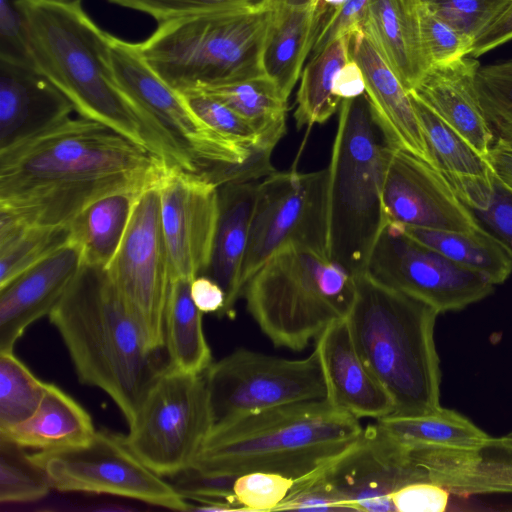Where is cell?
<instances>
[{
    "label": "cell",
    "mask_w": 512,
    "mask_h": 512,
    "mask_svg": "<svg viewBox=\"0 0 512 512\" xmlns=\"http://www.w3.org/2000/svg\"><path fill=\"white\" fill-rule=\"evenodd\" d=\"M166 165L114 129L70 117L0 152V209L32 225H70L95 199L145 187Z\"/></svg>",
    "instance_id": "obj_1"
},
{
    "label": "cell",
    "mask_w": 512,
    "mask_h": 512,
    "mask_svg": "<svg viewBox=\"0 0 512 512\" xmlns=\"http://www.w3.org/2000/svg\"><path fill=\"white\" fill-rule=\"evenodd\" d=\"M48 318L79 381L104 391L129 425L168 363L148 347L106 269L83 264Z\"/></svg>",
    "instance_id": "obj_2"
},
{
    "label": "cell",
    "mask_w": 512,
    "mask_h": 512,
    "mask_svg": "<svg viewBox=\"0 0 512 512\" xmlns=\"http://www.w3.org/2000/svg\"><path fill=\"white\" fill-rule=\"evenodd\" d=\"M363 429L326 399L276 406L215 424L192 467L238 476L271 472L295 481L349 447Z\"/></svg>",
    "instance_id": "obj_3"
},
{
    "label": "cell",
    "mask_w": 512,
    "mask_h": 512,
    "mask_svg": "<svg viewBox=\"0 0 512 512\" xmlns=\"http://www.w3.org/2000/svg\"><path fill=\"white\" fill-rule=\"evenodd\" d=\"M438 314L366 272L356 276L347 322L359 356L393 402L392 414L418 415L441 406Z\"/></svg>",
    "instance_id": "obj_4"
},
{
    "label": "cell",
    "mask_w": 512,
    "mask_h": 512,
    "mask_svg": "<svg viewBox=\"0 0 512 512\" xmlns=\"http://www.w3.org/2000/svg\"><path fill=\"white\" fill-rule=\"evenodd\" d=\"M32 65L73 104L156 156L152 135L120 90L110 57L111 35L81 5L21 0Z\"/></svg>",
    "instance_id": "obj_5"
},
{
    "label": "cell",
    "mask_w": 512,
    "mask_h": 512,
    "mask_svg": "<svg viewBox=\"0 0 512 512\" xmlns=\"http://www.w3.org/2000/svg\"><path fill=\"white\" fill-rule=\"evenodd\" d=\"M269 16L268 0L189 15L158 24L137 48L177 93L202 91L264 75L261 58Z\"/></svg>",
    "instance_id": "obj_6"
},
{
    "label": "cell",
    "mask_w": 512,
    "mask_h": 512,
    "mask_svg": "<svg viewBox=\"0 0 512 512\" xmlns=\"http://www.w3.org/2000/svg\"><path fill=\"white\" fill-rule=\"evenodd\" d=\"M386 143L365 95L343 99L328 169V256L366 272L388 223L382 205Z\"/></svg>",
    "instance_id": "obj_7"
},
{
    "label": "cell",
    "mask_w": 512,
    "mask_h": 512,
    "mask_svg": "<svg viewBox=\"0 0 512 512\" xmlns=\"http://www.w3.org/2000/svg\"><path fill=\"white\" fill-rule=\"evenodd\" d=\"M355 295V276L328 254L302 245L270 257L243 293L248 312L274 346L296 351L347 318Z\"/></svg>",
    "instance_id": "obj_8"
},
{
    "label": "cell",
    "mask_w": 512,
    "mask_h": 512,
    "mask_svg": "<svg viewBox=\"0 0 512 512\" xmlns=\"http://www.w3.org/2000/svg\"><path fill=\"white\" fill-rule=\"evenodd\" d=\"M128 426L126 443L158 475L171 477L192 466L214 426L204 375L167 365Z\"/></svg>",
    "instance_id": "obj_9"
},
{
    "label": "cell",
    "mask_w": 512,
    "mask_h": 512,
    "mask_svg": "<svg viewBox=\"0 0 512 512\" xmlns=\"http://www.w3.org/2000/svg\"><path fill=\"white\" fill-rule=\"evenodd\" d=\"M31 458L45 472L52 488L61 492L108 494L177 511L191 508L169 481L131 450L125 435L96 430L85 443L36 451Z\"/></svg>",
    "instance_id": "obj_10"
},
{
    "label": "cell",
    "mask_w": 512,
    "mask_h": 512,
    "mask_svg": "<svg viewBox=\"0 0 512 512\" xmlns=\"http://www.w3.org/2000/svg\"><path fill=\"white\" fill-rule=\"evenodd\" d=\"M288 245L328 254L327 168L313 172L275 170L258 183L242 269L244 289L260 267Z\"/></svg>",
    "instance_id": "obj_11"
},
{
    "label": "cell",
    "mask_w": 512,
    "mask_h": 512,
    "mask_svg": "<svg viewBox=\"0 0 512 512\" xmlns=\"http://www.w3.org/2000/svg\"><path fill=\"white\" fill-rule=\"evenodd\" d=\"M214 425L290 403L326 398L316 348L303 359H286L239 348L203 373Z\"/></svg>",
    "instance_id": "obj_12"
},
{
    "label": "cell",
    "mask_w": 512,
    "mask_h": 512,
    "mask_svg": "<svg viewBox=\"0 0 512 512\" xmlns=\"http://www.w3.org/2000/svg\"><path fill=\"white\" fill-rule=\"evenodd\" d=\"M160 178V177H159ZM158 180L140 193L107 275L148 347H165L164 315L172 275L161 222Z\"/></svg>",
    "instance_id": "obj_13"
},
{
    "label": "cell",
    "mask_w": 512,
    "mask_h": 512,
    "mask_svg": "<svg viewBox=\"0 0 512 512\" xmlns=\"http://www.w3.org/2000/svg\"><path fill=\"white\" fill-rule=\"evenodd\" d=\"M295 482L319 491L340 511L394 512L392 493L422 481L409 448L375 422L349 447Z\"/></svg>",
    "instance_id": "obj_14"
},
{
    "label": "cell",
    "mask_w": 512,
    "mask_h": 512,
    "mask_svg": "<svg viewBox=\"0 0 512 512\" xmlns=\"http://www.w3.org/2000/svg\"><path fill=\"white\" fill-rule=\"evenodd\" d=\"M366 273L425 302L439 314L462 310L494 289L484 275L413 239L394 222H388L377 239Z\"/></svg>",
    "instance_id": "obj_15"
},
{
    "label": "cell",
    "mask_w": 512,
    "mask_h": 512,
    "mask_svg": "<svg viewBox=\"0 0 512 512\" xmlns=\"http://www.w3.org/2000/svg\"><path fill=\"white\" fill-rule=\"evenodd\" d=\"M161 222L172 278L193 280L210 264L219 186L201 172L167 165L158 181Z\"/></svg>",
    "instance_id": "obj_16"
},
{
    "label": "cell",
    "mask_w": 512,
    "mask_h": 512,
    "mask_svg": "<svg viewBox=\"0 0 512 512\" xmlns=\"http://www.w3.org/2000/svg\"><path fill=\"white\" fill-rule=\"evenodd\" d=\"M382 205L388 222L408 227L470 232L480 226L442 173L387 144Z\"/></svg>",
    "instance_id": "obj_17"
},
{
    "label": "cell",
    "mask_w": 512,
    "mask_h": 512,
    "mask_svg": "<svg viewBox=\"0 0 512 512\" xmlns=\"http://www.w3.org/2000/svg\"><path fill=\"white\" fill-rule=\"evenodd\" d=\"M72 240L0 288V352H11L26 329L48 316L83 266Z\"/></svg>",
    "instance_id": "obj_18"
},
{
    "label": "cell",
    "mask_w": 512,
    "mask_h": 512,
    "mask_svg": "<svg viewBox=\"0 0 512 512\" xmlns=\"http://www.w3.org/2000/svg\"><path fill=\"white\" fill-rule=\"evenodd\" d=\"M70 100L33 66L0 59V152L66 121Z\"/></svg>",
    "instance_id": "obj_19"
},
{
    "label": "cell",
    "mask_w": 512,
    "mask_h": 512,
    "mask_svg": "<svg viewBox=\"0 0 512 512\" xmlns=\"http://www.w3.org/2000/svg\"><path fill=\"white\" fill-rule=\"evenodd\" d=\"M349 50L362 71L365 96L385 143L432 165L409 92L382 54L363 30L350 36Z\"/></svg>",
    "instance_id": "obj_20"
},
{
    "label": "cell",
    "mask_w": 512,
    "mask_h": 512,
    "mask_svg": "<svg viewBox=\"0 0 512 512\" xmlns=\"http://www.w3.org/2000/svg\"><path fill=\"white\" fill-rule=\"evenodd\" d=\"M326 383V400L352 416L379 419L394 412L393 402L359 356L347 318L327 326L316 338Z\"/></svg>",
    "instance_id": "obj_21"
},
{
    "label": "cell",
    "mask_w": 512,
    "mask_h": 512,
    "mask_svg": "<svg viewBox=\"0 0 512 512\" xmlns=\"http://www.w3.org/2000/svg\"><path fill=\"white\" fill-rule=\"evenodd\" d=\"M416 460L426 482L452 494H512V432L475 449L422 448Z\"/></svg>",
    "instance_id": "obj_22"
},
{
    "label": "cell",
    "mask_w": 512,
    "mask_h": 512,
    "mask_svg": "<svg viewBox=\"0 0 512 512\" xmlns=\"http://www.w3.org/2000/svg\"><path fill=\"white\" fill-rule=\"evenodd\" d=\"M480 67L472 56L431 66L412 92L485 157L495 136L476 86Z\"/></svg>",
    "instance_id": "obj_23"
},
{
    "label": "cell",
    "mask_w": 512,
    "mask_h": 512,
    "mask_svg": "<svg viewBox=\"0 0 512 512\" xmlns=\"http://www.w3.org/2000/svg\"><path fill=\"white\" fill-rule=\"evenodd\" d=\"M268 2L270 16L262 50V70L288 100L312 51L327 7L322 0Z\"/></svg>",
    "instance_id": "obj_24"
},
{
    "label": "cell",
    "mask_w": 512,
    "mask_h": 512,
    "mask_svg": "<svg viewBox=\"0 0 512 512\" xmlns=\"http://www.w3.org/2000/svg\"><path fill=\"white\" fill-rule=\"evenodd\" d=\"M258 183H227L219 186V216L210 264L204 275L225 293L218 317L234 319L235 306L243 297L242 269L248 247Z\"/></svg>",
    "instance_id": "obj_25"
},
{
    "label": "cell",
    "mask_w": 512,
    "mask_h": 512,
    "mask_svg": "<svg viewBox=\"0 0 512 512\" xmlns=\"http://www.w3.org/2000/svg\"><path fill=\"white\" fill-rule=\"evenodd\" d=\"M423 0H368L363 31L409 92L431 65L421 30Z\"/></svg>",
    "instance_id": "obj_26"
},
{
    "label": "cell",
    "mask_w": 512,
    "mask_h": 512,
    "mask_svg": "<svg viewBox=\"0 0 512 512\" xmlns=\"http://www.w3.org/2000/svg\"><path fill=\"white\" fill-rule=\"evenodd\" d=\"M96 430L90 414L69 394L46 383L36 412L4 431L0 438L37 451L56 450L89 441Z\"/></svg>",
    "instance_id": "obj_27"
},
{
    "label": "cell",
    "mask_w": 512,
    "mask_h": 512,
    "mask_svg": "<svg viewBox=\"0 0 512 512\" xmlns=\"http://www.w3.org/2000/svg\"><path fill=\"white\" fill-rule=\"evenodd\" d=\"M145 187L122 189L101 196L88 204L71 222V240L80 247L84 264L108 267Z\"/></svg>",
    "instance_id": "obj_28"
},
{
    "label": "cell",
    "mask_w": 512,
    "mask_h": 512,
    "mask_svg": "<svg viewBox=\"0 0 512 512\" xmlns=\"http://www.w3.org/2000/svg\"><path fill=\"white\" fill-rule=\"evenodd\" d=\"M191 281L184 277L171 280L164 315V340L170 368L203 374L213 362L212 353L203 330V313L191 296Z\"/></svg>",
    "instance_id": "obj_29"
},
{
    "label": "cell",
    "mask_w": 512,
    "mask_h": 512,
    "mask_svg": "<svg viewBox=\"0 0 512 512\" xmlns=\"http://www.w3.org/2000/svg\"><path fill=\"white\" fill-rule=\"evenodd\" d=\"M401 226L413 239L484 275L494 285L503 283L512 272L508 251L481 226L470 232Z\"/></svg>",
    "instance_id": "obj_30"
},
{
    "label": "cell",
    "mask_w": 512,
    "mask_h": 512,
    "mask_svg": "<svg viewBox=\"0 0 512 512\" xmlns=\"http://www.w3.org/2000/svg\"><path fill=\"white\" fill-rule=\"evenodd\" d=\"M376 422L409 449H475L490 437L465 416L441 406L418 415L390 414Z\"/></svg>",
    "instance_id": "obj_31"
},
{
    "label": "cell",
    "mask_w": 512,
    "mask_h": 512,
    "mask_svg": "<svg viewBox=\"0 0 512 512\" xmlns=\"http://www.w3.org/2000/svg\"><path fill=\"white\" fill-rule=\"evenodd\" d=\"M247 120L263 142L274 148L286 132L287 100L264 74L202 91Z\"/></svg>",
    "instance_id": "obj_32"
},
{
    "label": "cell",
    "mask_w": 512,
    "mask_h": 512,
    "mask_svg": "<svg viewBox=\"0 0 512 512\" xmlns=\"http://www.w3.org/2000/svg\"><path fill=\"white\" fill-rule=\"evenodd\" d=\"M350 36L338 38L312 55L301 73L294 118L298 129L325 123L340 107L333 93L335 77L350 60Z\"/></svg>",
    "instance_id": "obj_33"
},
{
    "label": "cell",
    "mask_w": 512,
    "mask_h": 512,
    "mask_svg": "<svg viewBox=\"0 0 512 512\" xmlns=\"http://www.w3.org/2000/svg\"><path fill=\"white\" fill-rule=\"evenodd\" d=\"M70 241V225H32L0 209V288Z\"/></svg>",
    "instance_id": "obj_34"
},
{
    "label": "cell",
    "mask_w": 512,
    "mask_h": 512,
    "mask_svg": "<svg viewBox=\"0 0 512 512\" xmlns=\"http://www.w3.org/2000/svg\"><path fill=\"white\" fill-rule=\"evenodd\" d=\"M409 95L432 166L443 175L486 176L490 168L485 157L412 91Z\"/></svg>",
    "instance_id": "obj_35"
},
{
    "label": "cell",
    "mask_w": 512,
    "mask_h": 512,
    "mask_svg": "<svg viewBox=\"0 0 512 512\" xmlns=\"http://www.w3.org/2000/svg\"><path fill=\"white\" fill-rule=\"evenodd\" d=\"M444 176L478 224L493 235L512 258V189L491 170L486 176Z\"/></svg>",
    "instance_id": "obj_36"
},
{
    "label": "cell",
    "mask_w": 512,
    "mask_h": 512,
    "mask_svg": "<svg viewBox=\"0 0 512 512\" xmlns=\"http://www.w3.org/2000/svg\"><path fill=\"white\" fill-rule=\"evenodd\" d=\"M46 383L13 353L0 352V431L29 419L40 406Z\"/></svg>",
    "instance_id": "obj_37"
},
{
    "label": "cell",
    "mask_w": 512,
    "mask_h": 512,
    "mask_svg": "<svg viewBox=\"0 0 512 512\" xmlns=\"http://www.w3.org/2000/svg\"><path fill=\"white\" fill-rule=\"evenodd\" d=\"M51 483L25 448L0 438V501L25 503L47 496Z\"/></svg>",
    "instance_id": "obj_38"
},
{
    "label": "cell",
    "mask_w": 512,
    "mask_h": 512,
    "mask_svg": "<svg viewBox=\"0 0 512 512\" xmlns=\"http://www.w3.org/2000/svg\"><path fill=\"white\" fill-rule=\"evenodd\" d=\"M476 86L495 139L512 145V59L481 66Z\"/></svg>",
    "instance_id": "obj_39"
},
{
    "label": "cell",
    "mask_w": 512,
    "mask_h": 512,
    "mask_svg": "<svg viewBox=\"0 0 512 512\" xmlns=\"http://www.w3.org/2000/svg\"><path fill=\"white\" fill-rule=\"evenodd\" d=\"M237 477L205 473L191 466L169 477V482L184 499L198 503L190 511H242L234 494Z\"/></svg>",
    "instance_id": "obj_40"
},
{
    "label": "cell",
    "mask_w": 512,
    "mask_h": 512,
    "mask_svg": "<svg viewBox=\"0 0 512 512\" xmlns=\"http://www.w3.org/2000/svg\"><path fill=\"white\" fill-rule=\"evenodd\" d=\"M180 95L205 124L222 136L245 147L274 149L263 142L258 131L247 120L221 101L199 91Z\"/></svg>",
    "instance_id": "obj_41"
},
{
    "label": "cell",
    "mask_w": 512,
    "mask_h": 512,
    "mask_svg": "<svg viewBox=\"0 0 512 512\" xmlns=\"http://www.w3.org/2000/svg\"><path fill=\"white\" fill-rule=\"evenodd\" d=\"M422 39L431 66L469 56L474 40L439 17L423 0L421 8Z\"/></svg>",
    "instance_id": "obj_42"
},
{
    "label": "cell",
    "mask_w": 512,
    "mask_h": 512,
    "mask_svg": "<svg viewBox=\"0 0 512 512\" xmlns=\"http://www.w3.org/2000/svg\"><path fill=\"white\" fill-rule=\"evenodd\" d=\"M425 1L439 17L473 40L512 2V0Z\"/></svg>",
    "instance_id": "obj_43"
},
{
    "label": "cell",
    "mask_w": 512,
    "mask_h": 512,
    "mask_svg": "<svg viewBox=\"0 0 512 512\" xmlns=\"http://www.w3.org/2000/svg\"><path fill=\"white\" fill-rule=\"evenodd\" d=\"M294 480L271 472H249L239 475L234 494L242 511H274L285 499Z\"/></svg>",
    "instance_id": "obj_44"
},
{
    "label": "cell",
    "mask_w": 512,
    "mask_h": 512,
    "mask_svg": "<svg viewBox=\"0 0 512 512\" xmlns=\"http://www.w3.org/2000/svg\"><path fill=\"white\" fill-rule=\"evenodd\" d=\"M153 17L158 24L177 18L251 6L259 0H108Z\"/></svg>",
    "instance_id": "obj_45"
},
{
    "label": "cell",
    "mask_w": 512,
    "mask_h": 512,
    "mask_svg": "<svg viewBox=\"0 0 512 512\" xmlns=\"http://www.w3.org/2000/svg\"><path fill=\"white\" fill-rule=\"evenodd\" d=\"M0 59L33 66L21 0H0Z\"/></svg>",
    "instance_id": "obj_46"
},
{
    "label": "cell",
    "mask_w": 512,
    "mask_h": 512,
    "mask_svg": "<svg viewBox=\"0 0 512 512\" xmlns=\"http://www.w3.org/2000/svg\"><path fill=\"white\" fill-rule=\"evenodd\" d=\"M368 0H347L340 7L330 11L322 20L312 55L317 54L332 41L363 30Z\"/></svg>",
    "instance_id": "obj_47"
},
{
    "label": "cell",
    "mask_w": 512,
    "mask_h": 512,
    "mask_svg": "<svg viewBox=\"0 0 512 512\" xmlns=\"http://www.w3.org/2000/svg\"><path fill=\"white\" fill-rule=\"evenodd\" d=\"M450 494L435 483L414 482L397 489L391 499L398 512H443L447 509Z\"/></svg>",
    "instance_id": "obj_48"
},
{
    "label": "cell",
    "mask_w": 512,
    "mask_h": 512,
    "mask_svg": "<svg viewBox=\"0 0 512 512\" xmlns=\"http://www.w3.org/2000/svg\"><path fill=\"white\" fill-rule=\"evenodd\" d=\"M510 40H512V2L475 38L469 56L477 58Z\"/></svg>",
    "instance_id": "obj_49"
},
{
    "label": "cell",
    "mask_w": 512,
    "mask_h": 512,
    "mask_svg": "<svg viewBox=\"0 0 512 512\" xmlns=\"http://www.w3.org/2000/svg\"><path fill=\"white\" fill-rule=\"evenodd\" d=\"M191 296L202 313L219 314L225 304V293L221 286L206 275H199L191 281Z\"/></svg>",
    "instance_id": "obj_50"
},
{
    "label": "cell",
    "mask_w": 512,
    "mask_h": 512,
    "mask_svg": "<svg viewBox=\"0 0 512 512\" xmlns=\"http://www.w3.org/2000/svg\"><path fill=\"white\" fill-rule=\"evenodd\" d=\"M365 88L362 71L359 65L350 58L335 77L333 93L341 100L352 99L364 95Z\"/></svg>",
    "instance_id": "obj_51"
},
{
    "label": "cell",
    "mask_w": 512,
    "mask_h": 512,
    "mask_svg": "<svg viewBox=\"0 0 512 512\" xmlns=\"http://www.w3.org/2000/svg\"><path fill=\"white\" fill-rule=\"evenodd\" d=\"M485 159L490 170L512 189V145L495 139Z\"/></svg>",
    "instance_id": "obj_52"
},
{
    "label": "cell",
    "mask_w": 512,
    "mask_h": 512,
    "mask_svg": "<svg viewBox=\"0 0 512 512\" xmlns=\"http://www.w3.org/2000/svg\"><path fill=\"white\" fill-rule=\"evenodd\" d=\"M325 6H329L330 8L336 9L343 5L347 0H322Z\"/></svg>",
    "instance_id": "obj_53"
},
{
    "label": "cell",
    "mask_w": 512,
    "mask_h": 512,
    "mask_svg": "<svg viewBox=\"0 0 512 512\" xmlns=\"http://www.w3.org/2000/svg\"><path fill=\"white\" fill-rule=\"evenodd\" d=\"M65 5H81L82 0H44Z\"/></svg>",
    "instance_id": "obj_54"
},
{
    "label": "cell",
    "mask_w": 512,
    "mask_h": 512,
    "mask_svg": "<svg viewBox=\"0 0 512 512\" xmlns=\"http://www.w3.org/2000/svg\"><path fill=\"white\" fill-rule=\"evenodd\" d=\"M286 1L292 2V3H300V2L307 1V0H286Z\"/></svg>",
    "instance_id": "obj_55"
}]
</instances>
